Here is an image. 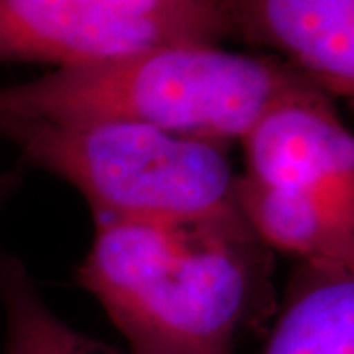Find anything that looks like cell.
<instances>
[{"label": "cell", "instance_id": "6da1fadb", "mask_svg": "<svg viewBox=\"0 0 354 354\" xmlns=\"http://www.w3.org/2000/svg\"><path fill=\"white\" fill-rule=\"evenodd\" d=\"M272 274L274 252L236 211L95 221L77 279L130 354H234L276 315Z\"/></svg>", "mask_w": 354, "mask_h": 354}, {"label": "cell", "instance_id": "7a4b0ae2", "mask_svg": "<svg viewBox=\"0 0 354 354\" xmlns=\"http://www.w3.org/2000/svg\"><path fill=\"white\" fill-rule=\"evenodd\" d=\"M304 81L276 55L169 44L4 85L0 124L118 120L232 144Z\"/></svg>", "mask_w": 354, "mask_h": 354}, {"label": "cell", "instance_id": "3957f363", "mask_svg": "<svg viewBox=\"0 0 354 354\" xmlns=\"http://www.w3.org/2000/svg\"><path fill=\"white\" fill-rule=\"evenodd\" d=\"M22 162L73 185L93 221L236 213L230 144L136 122H4Z\"/></svg>", "mask_w": 354, "mask_h": 354}, {"label": "cell", "instance_id": "277c9868", "mask_svg": "<svg viewBox=\"0 0 354 354\" xmlns=\"http://www.w3.org/2000/svg\"><path fill=\"white\" fill-rule=\"evenodd\" d=\"M232 36L216 0H0V62L73 67Z\"/></svg>", "mask_w": 354, "mask_h": 354}, {"label": "cell", "instance_id": "5b68a950", "mask_svg": "<svg viewBox=\"0 0 354 354\" xmlns=\"http://www.w3.org/2000/svg\"><path fill=\"white\" fill-rule=\"evenodd\" d=\"M242 176L291 191H354V138L333 97L304 81L268 106L239 142Z\"/></svg>", "mask_w": 354, "mask_h": 354}, {"label": "cell", "instance_id": "8992f818", "mask_svg": "<svg viewBox=\"0 0 354 354\" xmlns=\"http://www.w3.org/2000/svg\"><path fill=\"white\" fill-rule=\"evenodd\" d=\"M232 36L279 59L329 97L353 99L354 0H225Z\"/></svg>", "mask_w": 354, "mask_h": 354}, {"label": "cell", "instance_id": "52a82bcc", "mask_svg": "<svg viewBox=\"0 0 354 354\" xmlns=\"http://www.w3.org/2000/svg\"><path fill=\"white\" fill-rule=\"evenodd\" d=\"M234 199L272 252L305 264L354 268V191L278 189L239 174Z\"/></svg>", "mask_w": 354, "mask_h": 354}, {"label": "cell", "instance_id": "ba28073f", "mask_svg": "<svg viewBox=\"0 0 354 354\" xmlns=\"http://www.w3.org/2000/svg\"><path fill=\"white\" fill-rule=\"evenodd\" d=\"M260 354H354V268L299 262Z\"/></svg>", "mask_w": 354, "mask_h": 354}, {"label": "cell", "instance_id": "9c48e42d", "mask_svg": "<svg viewBox=\"0 0 354 354\" xmlns=\"http://www.w3.org/2000/svg\"><path fill=\"white\" fill-rule=\"evenodd\" d=\"M0 305L6 321L0 354H130L67 325L14 254H0Z\"/></svg>", "mask_w": 354, "mask_h": 354}, {"label": "cell", "instance_id": "30bf717a", "mask_svg": "<svg viewBox=\"0 0 354 354\" xmlns=\"http://www.w3.org/2000/svg\"><path fill=\"white\" fill-rule=\"evenodd\" d=\"M20 187V177L16 174H0V209Z\"/></svg>", "mask_w": 354, "mask_h": 354}, {"label": "cell", "instance_id": "8fae6325", "mask_svg": "<svg viewBox=\"0 0 354 354\" xmlns=\"http://www.w3.org/2000/svg\"><path fill=\"white\" fill-rule=\"evenodd\" d=\"M216 2H225V0H216ZM225 4H227V2H225Z\"/></svg>", "mask_w": 354, "mask_h": 354}]
</instances>
